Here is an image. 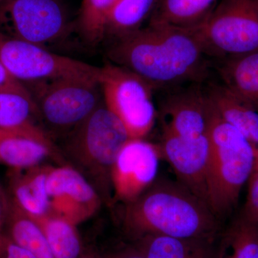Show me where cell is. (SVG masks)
<instances>
[{
	"label": "cell",
	"mask_w": 258,
	"mask_h": 258,
	"mask_svg": "<svg viewBox=\"0 0 258 258\" xmlns=\"http://www.w3.org/2000/svg\"><path fill=\"white\" fill-rule=\"evenodd\" d=\"M195 28L150 21L116 39L108 51L112 63L145 80L153 88L202 81L208 74V56Z\"/></svg>",
	"instance_id": "obj_1"
},
{
	"label": "cell",
	"mask_w": 258,
	"mask_h": 258,
	"mask_svg": "<svg viewBox=\"0 0 258 258\" xmlns=\"http://www.w3.org/2000/svg\"><path fill=\"white\" fill-rule=\"evenodd\" d=\"M124 223L143 237L158 235L213 241L218 217L203 199L179 181L157 178L137 200L125 205Z\"/></svg>",
	"instance_id": "obj_2"
},
{
	"label": "cell",
	"mask_w": 258,
	"mask_h": 258,
	"mask_svg": "<svg viewBox=\"0 0 258 258\" xmlns=\"http://www.w3.org/2000/svg\"><path fill=\"white\" fill-rule=\"evenodd\" d=\"M208 136L207 200L218 217L230 212L238 203L241 190L253 170L258 154L252 144L214 109Z\"/></svg>",
	"instance_id": "obj_3"
},
{
	"label": "cell",
	"mask_w": 258,
	"mask_h": 258,
	"mask_svg": "<svg viewBox=\"0 0 258 258\" xmlns=\"http://www.w3.org/2000/svg\"><path fill=\"white\" fill-rule=\"evenodd\" d=\"M120 120L104 103L71 134L66 150L69 156L98 183L107 200L113 195L111 170L120 149L130 139Z\"/></svg>",
	"instance_id": "obj_4"
},
{
	"label": "cell",
	"mask_w": 258,
	"mask_h": 258,
	"mask_svg": "<svg viewBox=\"0 0 258 258\" xmlns=\"http://www.w3.org/2000/svg\"><path fill=\"white\" fill-rule=\"evenodd\" d=\"M98 83L105 106L124 125L131 139H144L155 124L154 88L137 74L113 63L100 68Z\"/></svg>",
	"instance_id": "obj_5"
},
{
	"label": "cell",
	"mask_w": 258,
	"mask_h": 258,
	"mask_svg": "<svg viewBox=\"0 0 258 258\" xmlns=\"http://www.w3.org/2000/svg\"><path fill=\"white\" fill-rule=\"evenodd\" d=\"M208 55L221 59L258 51V10L254 0H221L194 27Z\"/></svg>",
	"instance_id": "obj_6"
},
{
	"label": "cell",
	"mask_w": 258,
	"mask_h": 258,
	"mask_svg": "<svg viewBox=\"0 0 258 258\" xmlns=\"http://www.w3.org/2000/svg\"><path fill=\"white\" fill-rule=\"evenodd\" d=\"M39 116L55 130H74L101 104L98 79L64 78L35 84Z\"/></svg>",
	"instance_id": "obj_7"
},
{
	"label": "cell",
	"mask_w": 258,
	"mask_h": 258,
	"mask_svg": "<svg viewBox=\"0 0 258 258\" xmlns=\"http://www.w3.org/2000/svg\"><path fill=\"white\" fill-rule=\"evenodd\" d=\"M0 60L17 81L30 84L64 78H98L100 68L57 55L0 31Z\"/></svg>",
	"instance_id": "obj_8"
},
{
	"label": "cell",
	"mask_w": 258,
	"mask_h": 258,
	"mask_svg": "<svg viewBox=\"0 0 258 258\" xmlns=\"http://www.w3.org/2000/svg\"><path fill=\"white\" fill-rule=\"evenodd\" d=\"M0 23L7 35L42 47L62 38L69 28L59 0H12L0 5Z\"/></svg>",
	"instance_id": "obj_9"
},
{
	"label": "cell",
	"mask_w": 258,
	"mask_h": 258,
	"mask_svg": "<svg viewBox=\"0 0 258 258\" xmlns=\"http://www.w3.org/2000/svg\"><path fill=\"white\" fill-rule=\"evenodd\" d=\"M161 158L159 145L129 139L112 167L113 200L126 205L137 200L157 179Z\"/></svg>",
	"instance_id": "obj_10"
},
{
	"label": "cell",
	"mask_w": 258,
	"mask_h": 258,
	"mask_svg": "<svg viewBox=\"0 0 258 258\" xmlns=\"http://www.w3.org/2000/svg\"><path fill=\"white\" fill-rule=\"evenodd\" d=\"M46 190L50 213L75 225L91 218L101 207L96 188L72 166H50Z\"/></svg>",
	"instance_id": "obj_11"
},
{
	"label": "cell",
	"mask_w": 258,
	"mask_h": 258,
	"mask_svg": "<svg viewBox=\"0 0 258 258\" xmlns=\"http://www.w3.org/2000/svg\"><path fill=\"white\" fill-rule=\"evenodd\" d=\"M161 157L169 163L178 181L208 203L206 177L210 144L208 134L182 137L162 133Z\"/></svg>",
	"instance_id": "obj_12"
},
{
	"label": "cell",
	"mask_w": 258,
	"mask_h": 258,
	"mask_svg": "<svg viewBox=\"0 0 258 258\" xmlns=\"http://www.w3.org/2000/svg\"><path fill=\"white\" fill-rule=\"evenodd\" d=\"M212 113L206 90L191 87L173 93L161 107L162 133L182 137L206 135Z\"/></svg>",
	"instance_id": "obj_13"
},
{
	"label": "cell",
	"mask_w": 258,
	"mask_h": 258,
	"mask_svg": "<svg viewBox=\"0 0 258 258\" xmlns=\"http://www.w3.org/2000/svg\"><path fill=\"white\" fill-rule=\"evenodd\" d=\"M206 93L217 114L239 131L258 154L257 110L222 84L211 85L207 88Z\"/></svg>",
	"instance_id": "obj_14"
},
{
	"label": "cell",
	"mask_w": 258,
	"mask_h": 258,
	"mask_svg": "<svg viewBox=\"0 0 258 258\" xmlns=\"http://www.w3.org/2000/svg\"><path fill=\"white\" fill-rule=\"evenodd\" d=\"M50 166L38 165L22 171H13L9 196L18 208L32 217L50 213L46 179Z\"/></svg>",
	"instance_id": "obj_15"
},
{
	"label": "cell",
	"mask_w": 258,
	"mask_h": 258,
	"mask_svg": "<svg viewBox=\"0 0 258 258\" xmlns=\"http://www.w3.org/2000/svg\"><path fill=\"white\" fill-rule=\"evenodd\" d=\"M3 234L37 258H55L37 222L5 195Z\"/></svg>",
	"instance_id": "obj_16"
},
{
	"label": "cell",
	"mask_w": 258,
	"mask_h": 258,
	"mask_svg": "<svg viewBox=\"0 0 258 258\" xmlns=\"http://www.w3.org/2000/svg\"><path fill=\"white\" fill-rule=\"evenodd\" d=\"M38 109L34 100L0 91V128L30 136L56 149L48 134L35 121Z\"/></svg>",
	"instance_id": "obj_17"
},
{
	"label": "cell",
	"mask_w": 258,
	"mask_h": 258,
	"mask_svg": "<svg viewBox=\"0 0 258 258\" xmlns=\"http://www.w3.org/2000/svg\"><path fill=\"white\" fill-rule=\"evenodd\" d=\"M53 155H57L56 149L43 142L25 134L0 128V162L12 170L35 167Z\"/></svg>",
	"instance_id": "obj_18"
},
{
	"label": "cell",
	"mask_w": 258,
	"mask_h": 258,
	"mask_svg": "<svg viewBox=\"0 0 258 258\" xmlns=\"http://www.w3.org/2000/svg\"><path fill=\"white\" fill-rule=\"evenodd\" d=\"M217 69L222 84L258 111V51L222 59Z\"/></svg>",
	"instance_id": "obj_19"
},
{
	"label": "cell",
	"mask_w": 258,
	"mask_h": 258,
	"mask_svg": "<svg viewBox=\"0 0 258 258\" xmlns=\"http://www.w3.org/2000/svg\"><path fill=\"white\" fill-rule=\"evenodd\" d=\"M212 241L147 235L141 237L138 248L147 258H214Z\"/></svg>",
	"instance_id": "obj_20"
},
{
	"label": "cell",
	"mask_w": 258,
	"mask_h": 258,
	"mask_svg": "<svg viewBox=\"0 0 258 258\" xmlns=\"http://www.w3.org/2000/svg\"><path fill=\"white\" fill-rule=\"evenodd\" d=\"M217 0H158L150 21L183 28L198 26L208 18Z\"/></svg>",
	"instance_id": "obj_21"
},
{
	"label": "cell",
	"mask_w": 258,
	"mask_h": 258,
	"mask_svg": "<svg viewBox=\"0 0 258 258\" xmlns=\"http://www.w3.org/2000/svg\"><path fill=\"white\" fill-rule=\"evenodd\" d=\"M158 0H118L107 18L105 37L116 39L142 28L152 17Z\"/></svg>",
	"instance_id": "obj_22"
},
{
	"label": "cell",
	"mask_w": 258,
	"mask_h": 258,
	"mask_svg": "<svg viewBox=\"0 0 258 258\" xmlns=\"http://www.w3.org/2000/svg\"><path fill=\"white\" fill-rule=\"evenodd\" d=\"M32 219L41 228L55 258H79L82 247L76 225L51 213Z\"/></svg>",
	"instance_id": "obj_23"
},
{
	"label": "cell",
	"mask_w": 258,
	"mask_h": 258,
	"mask_svg": "<svg viewBox=\"0 0 258 258\" xmlns=\"http://www.w3.org/2000/svg\"><path fill=\"white\" fill-rule=\"evenodd\" d=\"M214 258H258V225L237 219L222 235Z\"/></svg>",
	"instance_id": "obj_24"
},
{
	"label": "cell",
	"mask_w": 258,
	"mask_h": 258,
	"mask_svg": "<svg viewBox=\"0 0 258 258\" xmlns=\"http://www.w3.org/2000/svg\"><path fill=\"white\" fill-rule=\"evenodd\" d=\"M118 2V0H82L79 27L86 41L97 44L104 38L107 18Z\"/></svg>",
	"instance_id": "obj_25"
},
{
	"label": "cell",
	"mask_w": 258,
	"mask_h": 258,
	"mask_svg": "<svg viewBox=\"0 0 258 258\" xmlns=\"http://www.w3.org/2000/svg\"><path fill=\"white\" fill-rule=\"evenodd\" d=\"M247 182L248 192L242 216L258 225V157Z\"/></svg>",
	"instance_id": "obj_26"
},
{
	"label": "cell",
	"mask_w": 258,
	"mask_h": 258,
	"mask_svg": "<svg viewBox=\"0 0 258 258\" xmlns=\"http://www.w3.org/2000/svg\"><path fill=\"white\" fill-rule=\"evenodd\" d=\"M0 91L18 93L30 99L34 100L28 88L17 81L8 72L1 60H0Z\"/></svg>",
	"instance_id": "obj_27"
},
{
	"label": "cell",
	"mask_w": 258,
	"mask_h": 258,
	"mask_svg": "<svg viewBox=\"0 0 258 258\" xmlns=\"http://www.w3.org/2000/svg\"><path fill=\"white\" fill-rule=\"evenodd\" d=\"M0 258H37L26 249L17 245L4 235Z\"/></svg>",
	"instance_id": "obj_28"
},
{
	"label": "cell",
	"mask_w": 258,
	"mask_h": 258,
	"mask_svg": "<svg viewBox=\"0 0 258 258\" xmlns=\"http://www.w3.org/2000/svg\"><path fill=\"white\" fill-rule=\"evenodd\" d=\"M106 258H147L143 252L137 248L127 249L111 254Z\"/></svg>",
	"instance_id": "obj_29"
},
{
	"label": "cell",
	"mask_w": 258,
	"mask_h": 258,
	"mask_svg": "<svg viewBox=\"0 0 258 258\" xmlns=\"http://www.w3.org/2000/svg\"><path fill=\"white\" fill-rule=\"evenodd\" d=\"M5 194L0 189V245L3 244L4 234H3V225H4Z\"/></svg>",
	"instance_id": "obj_30"
},
{
	"label": "cell",
	"mask_w": 258,
	"mask_h": 258,
	"mask_svg": "<svg viewBox=\"0 0 258 258\" xmlns=\"http://www.w3.org/2000/svg\"><path fill=\"white\" fill-rule=\"evenodd\" d=\"M12 1V0H0V5L5 4V3H8V2Z\"/></svg>",
	"instance_id": "obj_31"
},
{
	"label": "cell",
	"mask_w": 258,
	"mask_h": 258,
	"mask_svg": "<svg viewBox=\"0 0 258 258\" xmlns=\"http://www.w3.org/2000/svg\"><path fill=\"white\" fill-rule=\"evenodd\" d=\"M79 258H97V257H94V256L88 255V256H83V257H79Z\"/></svg>",
	"instance_id": "obj_32"
},
{
	"label": "cell",
	"mask_w": 258,
	"mask_h": 258,
	"mask_svg": "<svg viewBox=\"0 0 258 258\" xmlns=\"http://www.w3.org/2000/svg\"><path fill=\"white\" fill-rule=\"evenodd\" d=\"M254 3H255L256 6H257V10H258V0H254Z\"/></svg>",
	"instance_id": "obj_33"
},
{
	"label": "cell",
	"mask_w": 258,
	"mask_h": 258,
	"mask_svg": "<svg viewBox=\"0 0 258 258\" xmlns=\"http://www.w3.org/2000/svg\"><path fill=\"white\" fill-rule=\"evenodd\" d=\"M2 245H3V244H2ZM2 245H0V251H1V249H2Z\"/></svg>",
	"instance_id": "obj_34"
}]
</instances>
